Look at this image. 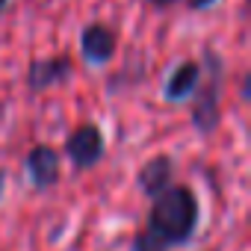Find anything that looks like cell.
<instances>
[{
    "mask_svg": "<svg viewBox=\"0 0 251 251\" xmlns=\"http://www.w3.org/2000/svg\"><path fill=\"white\" fill-rule=\"evenodd\" d=\"M151 219H148V233H154L163 245L186 242L192 230L198 227V201L186 186H166L163 192L154 195Z\"/></svg>",
    "mask_w": 251,
    "mask_h": 251,
    "instance_id": "6da1fadb",
    "label": "cell"
},
{
    "mask_svg": "<svg viewBox=\"0 0 251 251\" xmlns=\"http://www.w3.org/2000/svg\"><path fill=\"white\" fill-rule=\"evenodd\" d=\"M65 151H68V157L74 160L77 169H89L103 157V136L95 124H83V127H77L68 136Z\"/></svg>",
    "mask_w": 251,
    "mask_h": 251,
    "instance_id": "7a4b0ae2",
    "label": "cell"
},
{
    "mask_svg": "<svg viewBox=\"0 0 251 251\" xmlns=\"http://www.w3.org/2000/svg\"><path fill=\"white\" fill-rule=\"evenodd\" d=\"M80 50L89 62H106L115 53V33L103 24H92L80 36Z\"/></svg>",
    "mask_w": 251,
    "mask_h": 251,
    "instance_id": "3957f363",
    "label": "cell"
},
{
    "mask_svg": "<svg viewBox=\"0 0 251 251\" xmlns=\"http://www.w3.org/2000/svg\"><path fill=\"white\" fill-rule=\"evenodd\" d=\"M27 169L36 186H53L59 180V154L48 145H39L27 157Z\"/></svg>",
    "mask_w": 251,
    "mask_h": 251,
    "instance_id": "277c9868",
    "label": "cell"
},
{
    "mask_svg": "<svg viewBox=\"0 0 251 251\" xmlns=\"http://www.w3.org/2000/svg\"><path fill=\"white\" fill-rule=\"evenodd\" d=\"M169 177H172V160L169 157H157L139 172V186L148 195H157V192H163L169 186Z\"/></svg>",
    "mask_w": 251,
    "mask_h": 251,
    "instance_id": "5b68a950",
    "label": "cell"
},
{
    "mask_svg": "<svg viewBox=\"0 0 251 251\" xmlns=\"http://www.w3.org/2000/svg\"><path fill=\"white\" fill-rule=\"evenodd\" d=\"M198 74H201V68H198L195 62H183V65H177V68H175V74H172V77H169V83H166V95H169L172 100L186 98V95L195 89Z\"/></svg>",
    "mask_w": 251,
    "mask_h": 251,
    "instance_id": "8992f818",
    "label": "cell"
},
{
    "mask_svg": "<svg viewBox=\"0 0 251 251\" xmlns=\"http://www.w3.org/2000/svg\"><path fill=\"white\" fill-rule=\"evenodd\" d=\"M68 71V59H42L30 65V86L33 89H45L56 80H62Z\"/></svg>",
    "mask_w": 251,
    "mask_h": 251,
    "instance_id": "52a82bcc",
    "label": "cell"
},
{
    "mask_svg": "<svg viewBox=\"0 0 251 251\" xmlns=\"http://www.w3.org/2000/svg\"><path fill=\"white\" fill-rule=\"evenodd\" d=\"M133 251H163V242L154 236V233H142L133 245Z\"/></svg>",
    "mask_w": 251,
    "mask_h": 251,
    "instance_id": "ba28073f",
    "label": "cell"
},
{
    "mask_svg": "<svg viewBox=\"0 0 251 251\" xmlns=\"http://www.w3.org/2000/svg\"><path fill=\"white\" fill-rule=\"evenodd\" d=\"M189 3H192L195 9H204V6H210V3H216V0H189Z\"/></svg>",
    "mask_w": 251,
    "mask_h": 251,
    "instance_id": "9c48e42d",
    "label": "cell"
},
{
    "mask_svg": "<svg viewBox=\"0 0 251 251\" xmlns=\"http://www.w3.org/2000/svg\"><path fill=\"white\" fill-rule=\"evenodd\" d=\"M151 3H157V6H169V3H175V0H151Z\"/></svg>",
    "mask_w": 251,
    "mask_h": 251,
    "instance_id": "30bf717a",
    "label": "cell"
},
{
    "mask_svg": "<svg viewBox=\"0 0 251 251\" xmlns=\"http://www.w3.org/2000/svg\"><path fill=\"white\" fill-rule=\"evenodd\" d=\"M6 3H9V0H0V12H3V6H6Z\"/></svg>",
    "mask_w": 251,
    "mask_h": 251,
    "instance_id": "8fae6325",
    "label": "cell"
},
{
    "mask_svg": "<svg viewBox=\"0 0 251 251\" xmlns=\"http://www.w3.org/2000/svg\"><path fill=\"white\" fill-rule=\"evenodd\" d=\"M0 186H3V172H0Z\"/></svg>",
    "mask_w": 251,
    "mask_h": 251,
    "instance_id": "7c38bea8",
    "label": "cell"
}]
</instances>
